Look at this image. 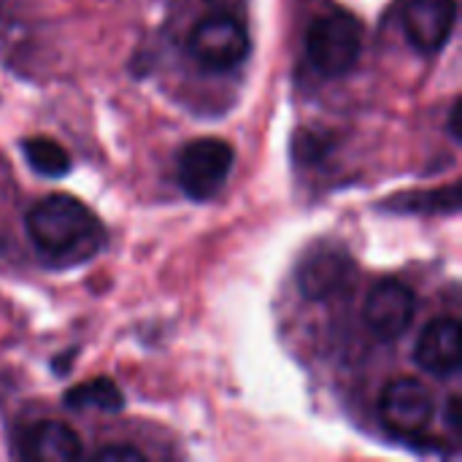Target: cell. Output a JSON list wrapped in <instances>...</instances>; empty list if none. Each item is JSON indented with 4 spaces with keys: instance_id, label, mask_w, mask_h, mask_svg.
Listing matches in <instances>:
<instances>
[{
    "instance_id": "obj_15",
    "label": "cell",
    "mask_w": 462,
    "mask_h": 462,
    "mask_svg": "<svg viewBox=\"0 0 462 462\" xmlns=\"http://www.w3.org/2000/svg\"><path fill=\"white\" fill-rule=\"evenodd\" d=\"M449 130H452V138L460 141V100H455V106H452V111H449Z\"/></svg>"
},
{
    "instance_id": "obj_6",
    "label": "cell",
    "mask_w": 462,
    "mask_h": 462,
    "mask_svg": "<svg viewBox=\"0 0 462 462\" xmlns=\"http://www.w3.org/2000/svg\"><path fill=\"white\" fill-rule=\"evenodd\" d=\"M401 22L409 43L422 54L441 51L457 22V0H403Z\"/></svg>"
},
{
    "instance_id": "obj_11",
    "label": "cell",
    "mask_w": 462,
    "mask_h": 462,
    "mask_svg": "<svg viewBox=\"0 0 462 462\" xmlns=\"http://www.w3.org/2000/svg\"><path fill=\"white\" fill-rule=\"evenodd\" d=\"M22 152H24V160L27 165L38 173V176H46V179H60L70 171V157L68 152L51 141V138H43V135H35V138H24L22 141Z\"/></svg>"
},
{
    "instance_id": "obj_4",
    "label": "cell",
    "mask_w": 462,
    "mask_h": 462,
    "mask_svg": "<svg viewBox=\"0 0 462 462\" xmlns=\"http://www.w3.org/2000/svg\"><path fill=\"white\" fill-rule=\"evenodd\" d=\"M379 414L393 436L417 439L436 417V398L420 379H395L379 398Z\"/></svg>"
},
{
    "instance_id": "obj_13",
    "label": "cell",
    "mask_w": 462,
    "mask_h": 462,
    "mask_svg": "<svg viewBox=\"0 0 462 462\" xmlns=\"http://www.w3.org/2000/svg\"><path fill=\"white\" fill-rule=\"evenodd\" d=\"M95 460L100 462H141L143 460V452H138L135 447H106L100 452H95Z\"/></svg>"
},
{
    "instance_id": "obj_10",
    "label": "cell",
    "mask_w": 462,
    "mask_h": 462,
    "mask_svg": "<svg viewBox=\"0 0 462 462\" xmlns=\"http://www.w3.org/2000/svg\"><path fill=\"white\" fill-rule=\"evenodd\" d=\"M81 439L62 422H41L27 436V457L41 462H73L81 457Z\"/></svg>"
},
{
    "instance_id": "obj_3",
    "label": "cell",
    "mask_w": 462,
    "mask_h": 462,
    "mask_svg": "<svg viewBox=\"0 0 462 462\" xmlns=\"http://www.w3.org/2000/svg\"><path fill=\"white\" fill-rule=\"evenodd\" d=\"M236 152L222 138H195L189 141L176 160L179 187L192 200H211L227 181L233 171Z\"/></svg>"
},
{
    "instance_id": "obj_1",
    "label": "cell",
    "mask_w": 462,
    "mask_h": 462,
    "mask_svg": "<svg viewBox=\"0 0 462 462\" xmlns=\"http://www.w3.org/2000/svg\"><path fill=\"white\" fill-rule=\"evenodd\" d=\"M24 227L49 265H79L95 257L106 238L100 219L81 200L62 192L38 200L27 211Z\"/></svg>"
},
{
    "instance_id": "obj_14",
    "label": "cell",
    "mask_w": 462,
    "mask_h": 462,
    "mask_svg": "<svg viewBox=\"0 0 462 462\" xmlns=\"http://www.w3.org/2000/svg\"><path fill=\"white\" fill-rule=\"evenodd\" d=\"M447 422L452 430H460V395H452L449 398V406H447Z\"/></svg>"
},
{
    "instance_id": "obj_2",
    "label": "cell",
    "mask_w": 462,
    "mask_h": 462,
    "mask_svg": "<svg viewBox=\"0 0 462 462\" xmlns=\"http://www.w3.org/2000/svg\"><path fill=\"white\" fill-rule=\"evenodd\" d=\"M363 51V24L349 11H328L309 24L306 54L317 73L328 79L346 76Z\"/></svg>"
},
{
    "instance_id": "obj_7",
    "label": "cell",
    "mask_w": 462,
    "mask_h": 462,
    "mask_svg": "<svg viewBox=\"0 0 462 462\" xmlns=\"http://www.w3.org/2000/svg\"><path fill=\"white\" fill-rule=\"evenodd\" d=\"M417 300L414 292L398 282V279H384L379 282L365 300V325L379 341H398L414 322Z\"/></svg>"
},
{
    "instance_id": "obj_8",
    "label": "cell",
    "mask_w": 462,
    "mask_h": 462,
    "mask_svg": "<svg viewBox=\"0 0 462 462\" xmlns=\"http://www.w3.org/2000/svg\"><path fill=\"white\" fill-rule=\"evenodd\" d=\"M460 322L452 317H439L428 322L414 346L417 365L439 379H449L460 371Z\"/></svg>"
},
{
    "instance_id": "obj_12",
    "label": "cell",
    "mask_w": 462,
    "mask_h": 462,
    "mask_svg": "<svg viewBox=\"0 0 462 462\" xmlns=\"http://www.w3.org/2000/svg\"><path fill=\"white\" fill-rule=\"evenodd\" d=\"M122 393L116 390L114 382L108 379H95L84 382L73 390L65 393V406L68 409H97V411H119L122 409Z\"/></svg>"
},
{
    "instance_id": "obj_5",
    "label": "cell",
    "mask_w": 462,
    "mask_h": 462,
    "mask_svg": "<svg viewBox=\"0 0 462 462\" xmlns=\"http://www.w3.org/2000/svg\"><path fill=\"white\" fill-rule=\"evenodd\" d=\"M189 51L200 65L211 70H227L246 60L249 32L238 19L227 14H214L195 24L189 35Z\"/></svg>"
},
{
    "instance_id": "obj_9",
    "label": "cell",
    "mask_w": 462,
    "mask_h": 462,
    "mask_svg": "<svg viewBox=\"0 0 462 462\" xmlns=\"http://www.w3.org/2000/svg\"><path fill=\"white\" fill-rule=\"evenodd\" d=\"M352 273H355L352 260L344 252L322 249L303 260V265L298 271V284H300L303 298L328 300L349 284Z\"/></svg>"
}]
</instances>
